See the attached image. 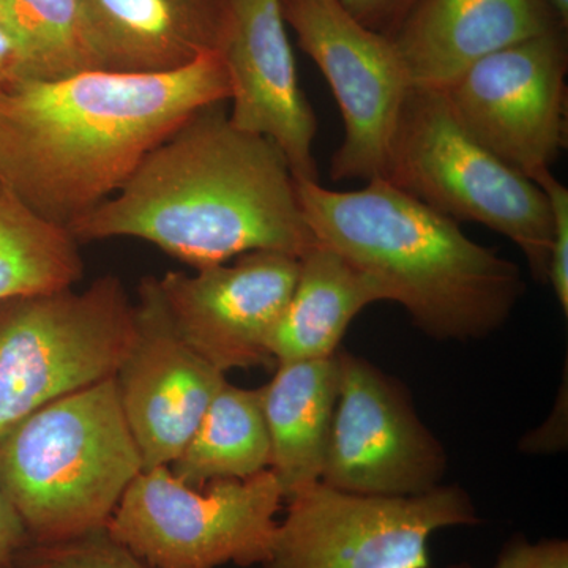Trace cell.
<instances>
[{"label": "cell", "mask_w": 568, "mask_h": 568, "mask_svg": "<svg viewBox=\"0 0 568 568\" xmlns=\"http://www.w3.org/2000/svg\"><path fill=\"white\" fill-rule=\"evenodd\" d=\"M220 52L173 73L89 70L0 89V189L69 230L194 112L227 103Z\"/></svg>", "instance_id": "obj_1"}, {"label": "cell", "mask_w": 568, "mask_h": 568, "mask_svg": "<svg viewBox=\"0 0 568 568\" xmlns=\"http://www.w3.org/2000/svg\"><path fill=\"white\" fill-rule=\"evenodd\" d=\"M69 231L80 245L140 239L196 271L260 250L301 260L316 242L286 156L237 129L224 103L194 112Z\"/></svg>", "instance_id": "obj_2"}, {"label": "cell", "mask_w": 568, "mask_h": 568, "mask_svg": "<svg viewBox=\"0 0 568 568\" xmlns=\"http://www.w3.org/2000/svg\"><path fill=\"white\" fill-rule=\"evenodd\" d=\"M295 189L315 241L372 278L384 301L405 306L432 338H484L525 293L517 264L387 179L353 192L295 179Z\"/></svg>", "instance_id": "obj_3"}, {"label": "cell", "mask_w": 568, "mask_h": 568, "mask_svg": "<svg viewBox=\"0 0 568 568\" xmlns=\"http://www.w3.org/2000/svg\"><path fill=\"white\" fill-rule=\"evenodd\" d=\"M140 473L114 377L40 407L0 436V489L32 544L104 528Z\"/></svg>", "instance_id": "obj_4"}, {"label": "cell", "mask_w": 568, "mask_h": 568, "mask_svg": "<svg viewBox=\"0 0 568 568\" xmlns=\"http://www.w3.org/2000/svg\"><path fill=\"white\" fill-rule=\"evenodd\" d=\"M384 179L455 222L506 235L525 254L534 278L548 282L547 196L467 132L443 91L413 88Z\"/></svg>", "instance_id": "obj_5"}, {"label": "cell", "mask_w": 568, "mask_h": 568, "mask_svg": "<svg viewBox=\"0 0 568 568\" xmlns=\"http://www.w3.org/2000/svg\"><path fill=\"white\" fill-rule=\"evenodd\" d=\"M134 306L119 276L74 293L0 301V436L40 407L111 379L132 346Z\"/></svg>", "instance_id": "obj_6"}, {"label": "cell", "mask_w": 568, "mask_h": 568, "mask_svg": "<svg viewBox=\"0 0 568 568\" xmlns=\"http://www.w3.org/2000/svg\"><path fill=\"white\" fill-rule=\"evenodd\" d=\"M283 499L272 469L196 489L159 466L138 474L106 529L153 568L263 566Z\"/></svg>", "instance_id": "obj_7"}, {"label": "cell", "mask_w": 568, "mask_h": 568, "mask_svg": "<svg viewBox=\"0 0 568 568\" xmlns=\"http://www.w3.org/2000/svg\"><path fill=\"white\" fill-rule=\"evenodd\" d=\"M264 568H429L439 529L478 523L459 487L407 497L361 496L323 481L291 497Z\"/></svg>", "instance_id": "obj_8"}, {"label": "cell", "mask_w": 568, "mask_h": 568, "mask_svg": "<svg viewBox=\"0 0 568 568\" xmlns=\"http://www.w3.org/2000/svg\"><path fill=\"white\" fill-rule=\"evenodd\" d=\"M286 26L315 61L342 111L345 136L334 182L386 178L413 82L394 43L361 24L339 0H280Z\"/></svg>", "instance_id": "obj_9"}, {"label": "cell", "mask_w": 568, "mask_h": 568, "mask_svg": "<svg viewBox=\"0 0 568 568\" xmlns=\"http://www.w3.org/2000/svg\"><path fill=\"white\" fill-rule=\"evenodd\" d=\"M567 31L551 29L487 55L443 92L467 132L534 181L567 145Z\"/></svg>", "instance_id": "obj_10"}, {"label": "cell", "mask_w": 568, "mask_h": 568, "mask_svg": "<svg viewBox=\"0 0 568 568\" xmlns=\"http://www.w3.org/2000/svg\"><path fill=\"white\" fill-rule=\"evenodd\" d=\"M338 398L321 481L361 496L407 497L439 487L447 457L396 381L336 351Z\"/></svg>", "instance_id": "obj_11"}, {"label": "cell", "mask_w": 568, "mask_h": 568, "mask_svg": "<svg viewBox=\"0 0 568 568\" xmlns=\"http://www.w3.org/2000/svg\"><path fill=\"white\" fill-rule=\"evenodd\" d=\"M133 306V342L114 383L142 470H149L182 454L226 377L179 334L159 278L141 280Z\"/></svg>", "instance_id": "obj_12"}, {"label": "cell", "mask_w": 568, "mask_h": 568, "mask_svg": "<svg viewBox=\"0 0 568 568\" xmlns=\"http://www.w3.org/2000/svg\"><path fill=\"white\" fill-rule=\"evenodd\" d=\"M301 260L280 252H250L234 264L196 275L159 278L164 304L182 338L226 375L276 364L268 339L297 283Z\"/></svg>", "instance_id": "obj_13"}, {"label": "cell", "mask_w": 568, "mask_h": 568, "mask_svg": "<svg viewBox=\"0 0 568 568\" xmlns=\"http://www.w3.org/2000/svg\"><path fill=\"white\" fill-rule=\"evenodd\" d=\"M230 78L231 122L278 145L295 179L317 181V121L298 82L280 0H224L219 48Z\"/></svg>", "instance_id": "obj_14"}, {"label": "cell", "mask_w": 568, "mask_h": 568, "mask_svg": "<svg viewBox=\"0 0 568 568\" xmlns=\"http://www.w3.org/2000/svg\"><path fill=\"white\" fill-rule=\"evenodd\" d=\"M558 28L547 0H417L388 39L413 88L446 91L487 55Z\"/></svg>", "instance_id": "obj_15"}, {"label": "cell", "mask_w": 568, "mask_h": 568, "mask_svg": "<svg viewBox=\"0 0 568 568\" xmlns=\"http://www.w3.org/2000/svg\"><path fill=\"white\" fill-rule=\"evenodd\" d=\"M97 69L163 74L219 52L224 0H81Z\"/></svg>", "instance_id": "obj_16"}, {"label": "cell", "mask_w": 568, "mask_h": 568, "mask_svg": "<svg viewBox=\"0 0 568 568\" xmlns=\"http://www.w3.org/2000/svg\"><path fill=\"white\" fill-rule=\"evenodd\" d=\"M339 366L332 357L278 364L265 387L263 410L271 467L284 499L321 481L338 398Z\"/></svg>", "instance_id": "obj_17"}, {"label": "cell", "mask_w": 568, "mask_h": 568, "mask_svg": "<svg viewBox=\"0 0 568 568\" xmlns=\"http://www.w3.org/2000/svg\"><path fill=\"white\" fill-rule=\"evenodd\" d=\"M383 301L372 278L331 246L315 242L301 257L297 283L268 351L276 364L332 357L354 317Z\"/></svg>", "instance_id": "obj_18"}, {"label": "cell", "mask_w": 568, "mask_h": 568, "mask_svg": "<svg viewBox=\"0 0 568 568\" xmlns=\"http://www.w3.org/2000/svg\"><path fill=\"white\" fill-rule=\"evenodd\" d=\"M271 467V439L261 388L224 383L171 473L192 488L220 478H248Z\"/></svg>", "instance_id": "obj_19"}, {"label": "cell", "mask_w": 568, "mask_h": 568, "mask_svg": "<svg viewBox=\"0 0 568 568\" xmlns=\"http://www.w3.org/2000/svg\"><path fill=\"white\" fill-rule=\"evenodd\" d=\"M84 275L80 244L0 189V301L70 290Z\"/></svg>", "instance_id": "obj_20"}, {"label": "cell", "mask_w": 568, "mask_h": 568, "mask_svg": "<svg viewBox=\"0 0 568 568\" xmlns=\"http://www.w3.org/2000/svg\"><path fill=\"white\" fill-rule=\"evenodd\" d=\"M0 20L20 43L29 78L99 70L81 0H0Z\"/></svg>", "instance_id": "obj_21"}, {"label": "cell", "mask_w": 568, "mask_h": 568, "mask_svg": "<svg viewBox=\"0 0 568 568\" xmlns=\"http://www.w3.org/2000/svg\"><path fill=\"white\" fill-rule=\"evenodd\" d=\"M20 568H153L104 528L50 544H29Z\"/></svg>", "instance_id": "obj_22"}, {"label": "cell", "mask_w": 568, "mask_h": 568, "mask_svg": "<svg viewBox=\"0 0 568 568\" xmlns=\"http://www.w3.org/2000/svg\"><path fill=\"white\" fill-rule=\"evenodd\" d=\"M547 196L552 216V246L549 257L548 283H551L564 315H568V190L551 170L534 179Z\"/></svg>", "instance_id": "obj_23"}, {"label": "cell", "mask_w": 568, "mask_h": 568, "mask_svg": "<svg viewBox=\"0 0 568 568\" xmlns=\"http://www.w3.org/2000/svg\"><path fill=\"white\" fill-rule=\"evenodd\" d=\"M448 568H473L458 564ZM495 568H568V544L560 538L530 544L519 537L507 544L500 551Z\"/></svg>", "instance_id": "obj_24"}, {"label": "cell", "mask_w": 568, "mask_h": 568, "mask_svg": "<svg viewBox=\"0 0 568 568\" xmlns=\"http://www.w3.org/2000/svg\"><path fill=\"white\" fill-rule=\"evenodd\" d=\"M417 0H339L351 14L377 33L390 37Z\"/></svg>", "instance_id": "obj_25"}, {"label": "cell", "mask_w": 568, "mask_h": 568, "mask_svg": "<svg viewBox=\"0 0 568 568\" xmlns=\"http://www.w3.org/2000/svg\"><path fill=\"white\" fill-rule=\"evenodd\" d=\"M31 544L17 511L0 489V568H20L22 551Z\"/></svg>", "instance_id": "obj_26"}, {"label": "cell", "mask_w": 568, "mask_h": 568, "mask_svg": "<svg viewBox=\"0 0 568 568\" xmlns=\"http://www.w3.org/2000/svg\"><path fill=\"white\" fill-rule=\"evenodd\" d=\"M24 78H29V71L20 43L6 22L0 20V89Z\"/></svg>", "instance_id": "obj_27"}, {"label": "cell", "mask_w": 568, "mask_h": 568, "mask_svg": "<svg viewBox=\"0 0 568 568\" xmlns=\"http://www.w3.org/2000/svg\"><path fill=\"white\" fill-rule=\"evenodd\" d=\"M549 9L556 14V18L562 26H568V0H547Z\"/></svg>", "instance_id": "obj_28"}]
</instances>
